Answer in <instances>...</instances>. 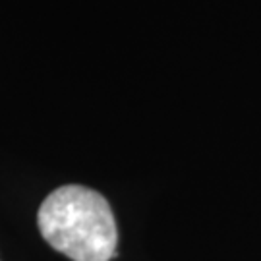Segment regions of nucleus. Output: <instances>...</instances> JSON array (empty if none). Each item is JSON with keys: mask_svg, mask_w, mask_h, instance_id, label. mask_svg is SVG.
Here are the masks:
<instances>
[{"mask_svg": "<svg viewBox=\"0 0 261 261\" xmlns=\"http://www.w3.org/2000/svg\"><path fill=\"white\" fill-rule=\"evenodd\" d=\"M39 230L55 250L72 261H111L118 230L109 201L77 184L55 190L39 207Z\"/></svg>", "mask_w": 261, "mask_h": 261, "instance_id": "obj_1", "label": "nucleus"}]
</instances>
